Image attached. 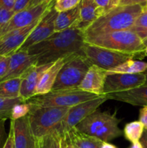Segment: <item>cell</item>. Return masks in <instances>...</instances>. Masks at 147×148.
Instances as JSON below:
<instances>
[{
  "label": "cell",
  "instance_id": "8d00e7d4",
  "mask_svg": "<svg viewBox=\"0 0 147 148\" xmlns=\"http://www.w3.org/2000/svg\"><path fill=\"white\" fill-rule=\"evenodd\" d=\"M15 0H0V7L9 10H13Z\"/></svg>",
  "mask_w": 147,
  "mask_h": 148
},
{
  "label": "cell",
  "instance_id": "4fadbf2b",
  "mask_svg": "<svg viewBox=\"0 0 147 148\" xmlns=\"http://www.w3.org/2000/svg\"><path fill=\"white\" fill-rule=\"evenodd\" d=\"M41 18L27 27L12 30L0 38V56H11L17 51Z\"/></svg>",
  "mask_w": 147,
  "mask_h": 148
},
{
  "label": "cell",
  "instance_id": "836d02e7",
  "mask_svg": "<svg viewBox=\"0 0 147 148\" xmlns=\"http://www.w3.org/2000/svg\"><path fill=\"white\" fill-rule=\"evenodd\" d=\"M31 1L32 0H15L13 12L16 13L27 8Z\"/></svg>",
  "mask_w": 147,
  "mask_h": 148
},
{
  "label": "cell",
  "instance_id": "83f0119b",
  "mask_svg": "<svg viewBox=\"0 0 147 148\" xmlns=\"http://www.w3.org/2000/svg\"><path fill=\"white\" fill-rule=\"evenodd\" d=\"M131 30L133 31L143 42L147 39V12H143L138 17Z\"/></svg>",
  "mask_w": 147,
  "mask_h": 148
},
{
  "label": "cell",
  "instance_id": "ba28073f",
  "mask_svg": "<svg viewBox=\"0 0 147 148\" xmlns=\"http://www.w3.org/2000/svg\"><path fill=\"white\" fill-rule=\"evenodd\" d=\"M81 54L84 56L92 64L106 71H110L130 59L135 58L133 55L104 49L85 43Z\"/></svg>",
  "mask_w": 147,
  "mask_h": 148
},
{
  "label": "cell",
  "instance_id": "2e32d148",
  "mask_svg": "<svg viewBox=\"0 0 147 148\" xmlns=\"http://www.w3.org/2000/svg\"><path fill=\"white\" fill-rule=\"evenodd\" d=\"M51 64H49L41 66L33 65L22 75V81L20 87V98L26 101L35 95L36 87L40 77L43 75V72Z\"/></svg>",
  "mask_w": 147,
  "mask_h": 148
},
{
  "label": "cell",
  "instance_id": "f546056e",
  "mask_svg": "<svg viewBox=\"0 0 147 148\" xmlns=\"http://www.w3.org/2000/svg\"><path fill=\"white\" fill-rule=\"evenodd\" d=\"M82 0H56L54 8L58 12L72 10L79 5Z\"/></svg>",
  "mask_w": 147,
  "mask_h": 148
},
{
  "label": "cell",
  "instance_id": "d6a6232c",
  "mask_svg": "<svg viewBox=\"0 0 147 148\" xmlns=\"http://www.w3.org/2000/svg\"><path fill=\"white\" fill-rule=\"evenodd\" d=\"M7 119H0V148L4 147L8 137L5 130V121Z\"/></svg>",
  "mask_w": 147,
  "mask_h": 148
},
{
  "label": "cell",
  "instance_id": "4316f807",
  "mask_svg": "<svg viewBox=\"0 0 147 148\" xmlns=\"http://www.w3.org/2000/svg\"><path fill=\"white\" fill-rule=\"evenodd\" d=\"M24 102V100L19 97L17 98H6L0 97V119H11L12 109L16 104Z\"/></svg>",
  "mask_w": 147,
  "mask_h": 148
},
{
  "label": "cell",
  "instance_id": "d4e9b609",
  "mask_svg": "<svg viewBox=\"0 0 147 148\" xmlns=\"http://www.w3.org/2000/svg\"><path fill=\"white\" fill-rule=\"evenodd\" d=\"M144 131L143 124L139 121H134L125 124L122 134L127 140L134 143L140 141Z\"/></svg>",
  "mask_w": 147,
  "mask_h": 148
},
{
  "label": "cell",
  "instance_id": "8992f818",
  "mask_svg": "<svg viewBox=\"0 0 147 148\" xmlns=\"http://www.w3.org/2000/svg\"><path fill=\"white\" fill-rule=\"evenodd\" d=\"M100 95H97L79 89V88L71 89L50 90L43 95H37L26 101L32 106L36 107H69L94 99Z\"/></svg>",
  "mask_w": 147,
  "mask_h": 148
},
{
  "label": "cell",
  "instance_id": "d590c367",
  "mask_svg": "<svg viewBox=\"0 0 147 148\" xmlns=\"http://www.w3.org/2000/svg\"><path fill=\"white\" fill-rule=\"evenodd\" d=\"M97 5L105 10V13L110 10L111 0H95Z\"/></svg>",
  "mask_w": 147,
  "mask_h": 148
},
{
  "label": "cell",
  "instance_id": "4dcf8cb0",
  "mask_svg": "<svg viewBox=\"0 0 147 148\" xmlns=\"http://www.w3.org/2000/svg\"><path fill=\"white\" fill-rule=\"evenodd\" d=\"M14 12L13 10H9L3 7H0V29L12 18Z\"/></svg>",
  "mask_w": 147,
  "mask_h": 148
},
{
  "label": "cell",
  "instance_id": "ac0fdd59",
  "mask_svg": "<svg viewBox=\"0 0 147 148\" xmlns=\"http://www.w3.org/2000/svg\"><path fill=\"white\" fill-rule=\"evenodd\" d=\"M105 13L95 0H82L79 4V19L72 27L84 31L92 23Z\"/></svg>",
  "mask_w": 147,
  "mask_h": 148
},
{
  "label": "cell",
  "instance_id": "3957f363",
  "mask_svg": "<svg viewBox=\"0 0 147 148\" xmlns=\"http://www.w3.org/2000/svg\"><path fill=\"white\" fill-rule=\"evenodd\" d=\"M89 44L144 58L145 49L141 39L131 30H119L84 38Z\"/></svg>",
  "mask_w": 147,
  "mask_h": 148
},
{
  "label": "cell",
  "instance_id": "5bb4252c",
  "mask_svg": "<svg viewBox=\"0 0 147 148\" xmlns=\"http://www.w3.org/2000/svg\"><path fill=\"white\" fill-rule=\"evenodd\" d=\"M10 129L12 131L14 148H36V139L30 129L27 116L11 120Z\"/></svg>",
  "mask_w": 147,
  "mask_h": 148
},
{
  "label": "cell",
  "instance_id": "9c48e42d",
  "mask_svg": "<svg viewBox=\"0 0 147 148\" xmlns=\"http://www.w3.org/2000/svg\"><path fill=\"white\" fill-rule=\"evenodd\" d=\"M55 2L56 0H53L51 2L44 1L38 5L27 7L22 11L14 13L12 18L0 29V38L12 30L23 28L33 24L41 18L49 9L54 6Z\"/></svg>",
  "mask_w": 147,
  "mask_h": 148
},
{
  "label": "cell",
  "instance_id": "681fc988",
  "mask_svg": "<svg viewBox=\"0 0 147 148\" xmlns=\"http://www.w3.org/2000/svg\"><path fill=\"white\" fill-rule=\"evenodd\" d=\"M145 54L146 56H147V47H146L145 49Z\"/></svg>",
  "mask_w": 147,
  "mask_h": 148
},
{
  "label": "cell",
  "instance_id": "b9f144b4",
  "mask_svg": "<svg viewBox=\"0 0 147 148\" xmlns=\"http://www.w3.org/2000/svg\"><path fill=\"white\" fill-rule=\"evenodd\" d=\"M45 1H46V0H32V1L30 2V5H29L28 7H34V6H36V5H38V4L44 2Z\"/></svg>",
  "mask_w": 147,
  "mask_h": 148
},
{
  "label": "cell",
  "instance_id": "52a82bcc",
  "mask_svg": "<svg viewBox=\"0 0 147 148\" xmlns=\"http://www.w3.org/2000/svg\"><path fill=\"white\" fill-rule=\"evenodd\" d=\"M91 65L90 62L81 53L69 56L61 69L52 90L78 88Z\"/></svg>",
  "mask_w": 147,
  "mask_h": 148
},
{
  "label": "cell",
  "instance_id": "7a4b0ae2",
  "mask_svg": "<svg viewBox=\"0 0 147 148\" xmlns=\"http://www.w3.org/2000/svg\"><path fill=\"white\" fill-rule=\"evenodd\" d=\"M144 4L119 5L95 20L84 31L85 37L119 30H131L138 16L144 12Z\"/></svg>",
  "mask_w": 147,
  "mask_h": 148
},
{
  "label": "cell",
  "instance_id": "603a6c76",
  "mask_svg": "<svg viewBox=\"0 0 147 148\" xmlns=\"http://www.w3.org/2000/svg\"><path fill=\"white\" fill-rule=\"evenodd\" d=\"M22 76L0 81V97L17 98L20 97Z\"/></svg>",
  "mask_w": 147,
  "mask_h": 148
},
{
  "label": "cell",
  "instance_id": "e575fe53",
  "mask_svg": "<svg viewBox=\"0 0 147 148\" xmlns=\"http://www.w3.org/2000/svg\"><path fill=\"white\" fill-rule=\"evenodd\" d=\"M143 124L144 130H147V106H143L139 111V120Z\"/></svg>",
  "mask_w": 147,
  "mask_h": 148
},
{
  "label": "cell",
  "instance_id": "8fae6325",
  "mask_svg": "<svg viewBox=\"0 0 147 148\" xmlns=\"http://www.w3.org/2000/svg\"><path fill=\"white\" fill-rule=\"evenodd\" d=\"M146 78V76L144 73H108L103 94L108 95L138 88L145 84Z\"/></svg>",
  "mask_w": 147,
  "mask_h": 148
},
{
  "label": "cell",
  "instance_id": "816d5d0a",
  "mask_svg": "<svg viewBox=\"0 0 147 148\" xmlns=\"http://www.w3.org/2000/svg\"><path fill=\"white\" fill-rule=\"evenodd\" d=\"M144 75H147V69H146V71H145V72H144Z\"/></svg>",
  "mask_w": 147,
  "mask_h": 148
},
{
  "label": "cell",
  "instance_id": "d6986e66",
  "mask_svg": "<svg viewBox=\"0 0 147 148\" xmlns=\"http://www.w3.org/2000/svg\"><path fill=\"white\" fill-rule=\"evenodd\" d=\"M108 100H115L133 106H147V85H142L134 89L123 92L107 95Z\"/></svg>",
  "mask_w": 147,
  "mask_h": 148
},
{
  "label": "cell",
  "instance_id": "60d3db41",
  "mask_svg": "<svg viewBox=\"0 0 147 148\" xmlns=\"http://www.w3.org/2000/svg\"><path fill=\"white\" fill-rule=\"evenodd\" d=\"M140 143L142 145L143 147L147 148V130H144L142 137H141V140H140Z\"/></svg>",
  "mask_w": 147,
  "mask_h": 148
},
{
  "label": "cell",
  "instance_id": "7dc6e473",
  "mask_svg": "<svg viewBox=\"0 0 147 148\" xmlns=\"http://www.w3.org/2000/svg\"><path fill=\"white\" fill-rule=\"evenodd\" d=\"M143 43H144V46H145V47H147V39H146V40H144V41L143 42Z\"/></svg>",
  "mask_w": 147,
  "mask_h": 148
},
{
  "label": "cell",
  "instance_id": "277c9868",
  "mask_svg": "<svg viewBox=\"0 0 147 148\" xmlns=\"http://www.w3.org/2000/svg\"><path fill=\"white\" fill-rule=\"evenodd\" d=\"M120 122V119L117 118L115 114L97 109L79 123L76 128L101 141L108 143L122 135V131L118 127Z\"/></svg>",
  "mask_w": 147,
  "mask_h": 148
},
{
  "label": "cell",
  "instance_id": "bcb514c9",
  "mask_svg": "<svg viewBox=\"0 0 147 148\" xmlns=\"http://www.w3.org/2000/svg\"><path fill=\"white\" fill-rule=\"evenodd\" d=\"M144 12H147V3L144 6Z\"/></svg>",
  "mask_w": 147,
  "mask_h": 148
},
{
  "label": "cell",
  "instance_id": "e0dca14e",
  "mask_svg": "<svg viewBox=\"0 0 147 148\" xmlns=\"http://www.w3.org/2000/svg\"><path fill=\"white\" fill-rule=\"evenodd\" d=\"M33 65H35L34 59L27 51H17L10 56L7 73L0 81L21 77Z\"/></svg>",
  "mask_w": 147,
  "mask_h": 148
},
{
  "label": "cell",
  "instance_id": "44dd1931",
  "mask_svg": "<svg viewBox=\"0 0 147 148\" xmlns=\"http://www.w3.org/2000/svg\"><path fill=\"white\" fill-rule=\"evenodd\" d=\"M75 148H100L102 141L74 127L63 134Z\"/></svg>",
  "mask_w": 147,
  "mask_h": 148
},
{
  "label": "cell",
  "instance_id": "f907efd6",
  "mask_svg": "<svg viewBox=\"0 0 147 148\" xmlns=\"http://www.w3.org/2000/svg\"><path fill=\"white\" fill-rule=\"evenodd\" d=\"M52 1H53V0H46L45 1H46V2H51Z\"/></svg>",
  "mask_w": 147,
  "mask_h": 148
},
{
  "label": "cell",
  "instance_id": "c3c4849f",
  "mask_svg": "<svg viewBox=\"0 0 147 148\" xmlns=\"http://www.w3.org/2000/svg\"><path fill=\"white\" fill-rule=\"evenodd\" d=\"M146 82H145V84H144V85H147V75H146Z\"/></svg>",
  "mask_w": 147,
  "mask_h": 148
},
{
  "label": "cell",
  "instance_id": "ab89813d",
  "mask_svg": "<svg viewBox=\"0 0 147 148\" xmlns=\"http://www.w3.org/2000/svg\"><path fill=\"white\" fill-rule=\"evenodd\" d=\"M61 148H75L68 141L66 137L64 135H62V140H61Z\"/></svg>",
  "mask_w": 147,
  "mask_h": 148
},
{
  "label": "cell",
  "instance_id": "ee69618b",
  "mask_svg": "<svg viewBox=\"0 0 147 148\" xmlns=\"http://www.w3.org/2000/svg\"><path fill=\"white\" fill-rule=\"evenodd\" d=\"M121 0H111V4H110V10L111 9L114 8L115 7L119 6Z\"/></svg>",
  "mask_w": 147,
  "mask_h": 148
},
{
  "label": "cell",
  "instance_id": "74e56055",
  "mask_svg": "<svg viewBox=\"0 0 147 148\" xmlns=\"http://www.w3.org/2000/svg\"><path fill=\"white\" fill-rule=\"evenodd\" d=\"M147 0H121L119 5H133V4H145Z\"/></svg>",
  "mask_w": 147,
  "mask_h": 148
},
{
  "label": "cell",
  "instance_id": "6da1fadb",
  "mask_svg": "<svg viewBox=\"0 0 147 148\" xmlns=\"http://www.w3.org/2000/svg\"><path fill=\"white\" fill-rule=\"evenodd\" d=\"M84 32L75 27L56 32L43 41L30 46L27 51L34 59L35 65L53 64L59 59L81 53L84 45Z\"/></svg>",
  "mask_w": 147,
  "mask_h": 148
},
{
  "label": "cell",
  "instance_id": "9a60e30c",
  "mask_svg": "<svg viewBox=\"0 0 147 148\" xmlns=\"http://www.w3.org/2000/svg\"><path fill=\"white\" fill-rule=\"evenodd\" d=\"M107 75L106 70L92 64L78 88L97 95H104L103 90Z\"/></svg>",
  "mask_w": 147,
  "mask_h": 148
},
{
  "label": "cell",
  "instance_id": "cb8c5ba5",
  "mask_svg": "<svg viewBox=\"0 0 147 148\" xmlns=\"http://www.w3.org/2000/svg\"><path fill=\"white\" fill-rule=\"evenodd\" d=\"M147 69V62L130 59L117 67L107 71L108 73L138 74L144 73Z\"/></svg>",
  "mask_w": 147,
  "mask_h": 148
},
{
  "label": "cell",
  "instance_id": "f35d334b",
  "mask_svg": "<svg viewBox=\"0 0 147 148\" xmlns=\"http://www.w3.org/2000/svg\"><path fill=\"white\" fill-rule=\"evenodd\" d=\"M3 148H14V143H13V134L12 131L11 129H10V133L8 134V137L6 141L5 145H4Z\"/></svg>",
  "mask_w": 147,
  "mask_h": 148
},
{
  "label": "cell",
  "instance_id": "f6af8a7d",
  "mask_svg": "<svg viewBox=\"0 0 147 148\" xmlns=\"http://www.w3.org/2000/svg\"><path fill=\"white\" fill-rule=\"evenodd\" d=\"M130 148H144V147H143L142 145H141V143H140V141H138V142H136V143H132V145L131 146V147Z\"/></svg>",
  "mask_w": 147,
  "mask_h": 148
},
{
  "label": "cell",
  "instance_id": "7bdbcfd3",
  "mask_svg": "<svg viewBox=\"0 0 147 148\" xmlns=\"http://www.w3.org/2000/svg\"><path fill=\"white\" fill-rule=\"evenodd\" d=\"M100 148H117L115 145L110 144L109 143H107V142H102V144L101 145Z\"/></svg>",
  "mask_w": 147,
  "mask_h": 148
},
{
  "label": "cell",
  "instance_id": "ffe728a7",
  "mask_svg": "<svg viewBox=\"0 0 147 148\" xmlns=\"http://www.w3.org/2000/svg\"><path fill=\"white\" fill-rule=\"evenodd\" d=\"M69 57L59 59L43 72L36 87L35 95H43L51 90L61 69Z\"/></svg>",
  "mask_w": 147,
  "mask_h": 148
},
{
  "label": "cell",
  "instance_id": "5b68a950",
  "mask_svg": "<svg viewBox=\"0 0 147 148\" xmlns=\"http://www.w3.org/2000/svg\"><path fill=\"white\" fill-rule=\"evenodd\" d=\"M69 107L32 106L28 114L29 124L35 139L54 132H60L62 121L66 117Z\"/></svg>",
  "mask_w": 147,
  "mask_h": 148
},
{
  "label": "cell",
  "instance_id": "30bf717a",
  "mask_svg": "<svg viewBox=\"0 0 147 148\" xmlns=\"http://www.w3.org/2000/svg\"><path fill=\"white\" fill-rule=\"evenodd\" d=\"M108 100L107 95H102L71 107L61 126L60 132L62 135L74 127H76L85 118L97 110L98 108Z\"/></svg>",
  "mask_w": 147,
  "mask_h": 148
},
{
  "label": "cell",
  "instance_id": "f1b7e54d",
  "mask_svg": "<svg viewBox=\"0 0 147 148\" xmlns=\"http://www.w3.org/2000/svg\"><path fill=\"white\" fill-rule=\"evenodd\" d=\"M31 109V106L30 103L24 101L21 103L16 104L13 106L11 113V119H10L14 120L19 119L23 118L28 115Z\"/></svg>",
  "mask_w": 147,
  "mask_h": 148
},
{
  "label": "cell",
  "instance_id": "484cf974",
  "mask_svg": "<svg viewBox=\"0 0 147 148\" xmlns=\"http://www.w3.org/2000/svg\"><path fill=\"white\" fill-rule=\"evenodd\" d=\"M62 134L59 131L36 139V148H61Z\"/></svg>",
  "mask_w": 147,
  "mask_h": 148
},
{
  "label": "cell",
  "instance_id": "7c38bea8",
  "mask_svg": "<svg viewBox=\"0 0 147 148\" xmlns=\"http://www.w3.org/2000/svg\"><path fill=\"white\" fill-rule=\"evenodd\" d=\"M58 14L59 12L55 10L54 6L49 9L17 51H26L30 46L43 41L53 35L55 33L54 23Z\"/></svg>",
  "mask_w": 147,
  "mask_h": 148
},
{
  "label": "cell",
  "instance_id": "7402d4cb",
  "mask_svg": "<svg viewBox=\"0 0 147 148\" xmlns=\"http://www.w3.org/2000/svg\"><path fill=\"white\" fill-rule=\"evenodd\" d=\"M79 19V5L72 10L59 12L54 23V31L61 32L72 27Z\"/></svg>",
  "mask_w": 147,
  "mask_h": 148
},
{
  "label": "cell",
  "instance_id": "1f68e13d",
  "mask_svg": "<svg viewBox=\"0 0 147 148\" xmlns=\"http://www.w3.org/2000/svg\"><path fill=\"white\" fill-rule=\"evenodd\" d=\"M10 56H0V80L6 75L8 69Z\"/></svg>",
  "mask_w": 147,
  "mask_h": 148
}]
</instances>
